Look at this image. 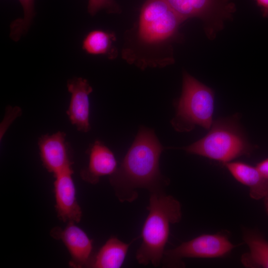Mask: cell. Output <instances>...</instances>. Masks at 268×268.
I'll return each instance as SVG.
<instances>
[{
	"label": "cell",
	"mask_w": 268,
	"mask_h": 268,
	"mask_svg": "<svg viewBox=\"0 0 268 268\" xmlns=\"http://www.w3.org/2000/svg\"><path fill=\"white\" fill-rule=\"evenodd\" d=\"M163 150L154 130L140 127L121 165L110 177V183L120 201H134L139 188L150 193L162 191L168 183L159 169Z\"/></svg>",
	"instance_id": "6da1fadb"
},
{
	"label": "cell",
	"mask_w": 268,
	"mask_h": 268,
	"mask_svg": "<svg viewBox=\"0 0 268 268\" xmlns=\"http://www.w3.org/2000/svg\"><path fill=\"white\" fill-rule=\"evenodd\" d=\"M147 208L148 214L142 229V242L135 258L139 264L158 267L165 251L170 226L181 219V205L173 196L159 191L150 193Z\"/></svg>",
	"instance_id": "7a4b0ae2"
},
{
	"label": "cell",
	"mask_w": 268,
	"mask_h": 268,
	"mask_svg": "<svg viewBox=\"0 0 268 268\" xmlns=\"http://www.w3.org/2000/svg\"><path fill=\"white\" fill-rule=\"evenodd\" d=\"M237 114L213 121L205 136L191 144L177 148L223 164L243 155H249L254 146L239 124Z\"/></svg>",
	"instance_id": "3957f363"
},
{
	"label": "cell",
	"mask_w": 268,
	"mask_h": 268,
	"mask_svg": "<svg viewBox=\"0 0 268 268\" xmlns=\"http://www.w3.org/2000/svg\"><path fill=\"white\" fill-rule=\"evenodd\" d=\"M174 106L176 114L171 124L176 131L190 132L197 126L210 129L214 109V92L187 72L183 75L181 95Z\"/></svg>",
	"instance_id": "277c9868"
},
{
	"label": "cell",
	"mask_w": 268,
	"mask_h": 268,
	"mask_svg": "<svg viewBox=\"0 0 268 268\" xmlns=\"http://www.w3.org/2000/svg\"><path fill=\"white\" fill-rule=\"evenodd\" d=\"M183 21L166 0H146L140 13L139 39L149 45L162 43L175 35Z\"/></svg>",
	"instance_id": "5b68a950"
},
{
	"label": "cell",
	"mask_w": 268,
	"mask_h": 268,
	"mask_svg": "<svg viewBox=\"0 0 268 268\" xmlns=\"http://www.w3.org/2000/svg\"><path fill=\"white\" fill-rule=\"evenodd\" d=\"M235 247L222 232L204 234L165 251L162 262L168 267L182 266L184 258H216L228 254Z\"/></svg>",
	"instance_id": "8992f818"
},
{
	"label": "cell",
	"mask_w": 268,
	"mask_h": 268,
	"mask_svg": "<svg viewBox=\"0 0 268 268\" xmlns=\"http://www.w3.org/2000/svg\"><path fill=\"white\" fill-rule=\"evenodd\" d=\"M75 223L68 222L64 229L54 227L50 234L65 244L70 255V266L76 268L89 267L93 257V242L86 233Z\"/></svg>",
	"instance_id": "52a82bcc"
},
{
	"label": "cell",
	"mask_w": 268,
	"mask_h": 268,
	"mask_svg": "<svg viewBox=\"0 0 268 268\" xmlns=\"http://www.w3.org/2000/svg\"><path fill=\"white\" fill-rule=\"evenodd\" d=\"M66 137L65 133L59 131L43 135L38 140L43 164L54 176L72 169L70 148Z\"/></svg>",
	"instance_id": "ba28073f"
},
{
	"label": "cell",
	"mask_w": 268,
	"mask_h": 268,
	"mask_svg": "<svg viewBox=\"0 0 268 268\" xmlns=\"http://www.w3.org/2000/svg\"><path fill=\"white\" fill-rule=\"evenodd\" d=\"M72 169L54 175L55 208L58 218L64 222H79L82 212L76 197Z\"/></svg>",
	"instance_id": "9c48e42d"
},
{
	"label": "cell",
	"mask_w": 268,
	"mask_h": 268,
	"mask_svg": "<svg viewBox=\"0 0 268 268\" xmlns=\"http://www.w3.org/2000/svg\"><path fill=\"white\" fill-rule=\"evenodd\" d=\"M67 86L71 95L67 114L78 131L86 133L90 130L89 95L93 89L86 79L78 77L69 79Z\"/></svg>",
	"instance_id": "30bf717a"
},
{
	"label": "cell",
	"mask_w": 268,
	"mask_h": 268,
	"mask_svg": "<svg viewBox=\"0 0 268 268\" xmlns=\"http://www.w3.org/2000/svg\"><path fill=\"white\" fill-rule=\"evenodd\" d=\"M87 153L88 165L80 172L84 181L95 184L101 177L111 176L117 170V162L114 153L101 141H95L89 146Z\"/></svg>",
	"instance_id": "8fae6325"
},
{
	"label": "cell",
	"mask_w": 268,
	"mask_h": 268,
	"mask_svg": "<svg viewBox=\"0 0 268 268\" xmlns=\"http://www.w3.org/2000/svg\"><path fill=\"white\" fill-rule=\"evenodd\" d=\"M223 164L237 181L249 188L252 199L259 200L268 194V178L256 166L241 161H230Z\"/></svg>",
	"instance_id": "7c38bea8"
},
{
	"label": "cell",
	"mask_w": 268,
	"mask_h": 268,
	"mask_svg": "<svg viewBox=\"0 0 268 268\" xmlns=\"http://www.w3.org/2000/svg\"><path fill=\"white\" fill-rule=\"evenodd\" d=\"M131 243H126L115 237H110L93 257L89 267L119 268L125 260Z\"/></svg>",
	"instance_id": "4fadbf2b"
},
{
	"label": "cell",
	"mask_w": 268,
	"mask_h": 268,
	"mask_svg": "<svg viewBox=\"0 0 268 268\" xmlns=\"http://www.w3.org/2000/svg\"><path fill=\"white\" fill-rule=\"evenodd\" d=\"M243 240L249 251L242 255L241 261L246 268H268V242L258 232L245 230Z\"/></svg>",
	"instance_id": "5bb4252c"
},
{
	"label": "cell",
	"mask_w": 268,
	"mask_h": 268,
	"mask_svg": "<svg viewBox=\"0 0 268 268\" xmlns=\"http://www.w3.org/2000/svg\"><path fill=\"white\" fill-rule=\"evenodd\" d=\"M196 17L208 21L222 20L230 17L235 10L233 3L229 0H188Z\"/></svg>",
	"instance_id": "9a60e30c"
},
{
	"label": "cell",
	"mask_w": 268,
	"mask_h": 268,
	"mask_svg": "<svg viewBox=\"0 0 268 268\" xmlns=\"http://www.w3.org/2000/svg\"><path fill=\"white\" fill-rule=\"evenodd\" d=\"M115 39V35L112 32L101 29L93 30L83 38L82 49L89 55H106L112 58V44Z\"/></svg>",
	"instance_id": "2e32d148"
},
{
	"label": "cell",
	"mask_w": 268,
	"mask_h": 268,
	"mask_svg": "<svg viewBox=\"0 0 268 268\" xmlns=\"http://www.w3.org/2000/svg\"><path fill=\"white\" fill-rule=\"evenodd\" d=\"M18 0L23 10V17L15 19L10 24L9 37L14 42L27 33L35 15V0Z\"/></svg>",
	"instance_id": "e0dca14e"
},
{
	"label": "cell",
	"mask_w": 268,
	"mask_h": 268,
	"mask_svg": "<svg viewBox=\"0 0 268 268\" xmlns=\"http://www.w3.org/2000/svg\"><path fill=\"white\" fill-rule=\"evenodd\" d=\"M103 9L110 13H118L120 11L114 0H88L87 10L90 15L94 16Z\"/></svg>",
	"instance_id": "ac0fdd59"
},
{
	"label": "cell",
	"mask_w": 268,
	"mask_h": 268,
	"mask_svg": "<svg viewBox=\"0 0 268 268\" xmlns=\"http://www.w3.org/2000/svg\"><path fill=\"white\" fill-rule=\"evenodd\" d=\"M169 5L183 20L196 17L195 13L188 0H166Z\"/></svg>",
	"instance_id": "d6986e66"
},
{
	"label": "cell",
	"mask_w": 268,
	"mask_h": 268,
	"mask_svg": "<svg viewBox=\"0 0 268 268\" xmlns=\"http://www.w3.org/2000/svg\"><path fill=\"white\" fill-rule=\"evenodd\" d=\"M21 114L19 107L9 106L6 108L5 115L0 125V139L12 122Z\"/></svg>",
	"instance_id": "ffe728a7"
},
{
	"label": "cell",
	"mask_w": 268,
	"mask_h": 268,
	"mask_svg": "<svg viewBox=\"0 0 268 268\" xmlns=\"http://www.w3.org/2000/svg\"><path fill=\"white\" fill-rule=\"evenodd\" d=\"M256 167L265 177L268 178V158L259 162Z\"/></svg>",
	"instance_id": "44dd1931"
},
{
	"label": "cell",
	"mask_w": 268,
	"mask_h": 268,
	"mask_svg": "<svg viewBox=\"0 0 268 268\" xmlns=\"http://www.w3.org/2000/svg\"><path fill=\"white\" fill-rule=\"evenodd\" d=\"M260 8L264 17L268 18V0H254Z\"/></svg>",
	"instance_id": "7402d4cb"
},
{
	"label": "cell",
	"mask_w": 268,
	"mask_h": 268,
	"mask_svg": "<svg viewBox=\"0 0 268 268\" xmlns=\"http://www.w3.org/2000/svg\"><path fill=\"white\" fill-rule=\"evenodd\" d=\"M264 204L266 211L268 215V194L264 198Z\"/></svg>",
	"instance_id": "603a6c76"
}]
</instances>
